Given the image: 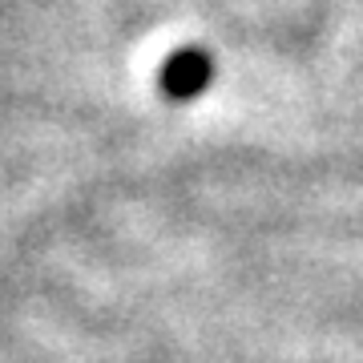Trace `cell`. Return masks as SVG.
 <instances>
[{"label": "cell", "mask_w": 363, "mask_h": 363, "mask_svg": "<svg viewBox=\"0 0 363 363\" xmlns=\"http://www.w3.org/2000/svg\"><path fill=\"white\" fill-rule=\"evenodd\" d=\"M210 81H214V57L202 49H178L162 65V89L174 101H194V97H202L210 89Z\"/></svg>", "instance_id": "1"}]
</instances>
